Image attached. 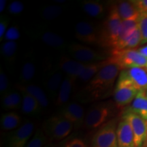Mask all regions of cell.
Masks as SVG:
<instances>
[{"label": "cell", "mask_w": 147, "mask_h": 147, "mask_svg": "<svg viewBox=\"0 0 147 147\" xmlns=\"http://www.w3.org/2000/svg\"><path fill=\"white\" fill-rule=\"evenodd\" d=\"M63 79V71L60 69H53L48 74L47 78L45 79V87L48 97L53 102H56Z\"/></svg>", "instance_id": "13"}, {"label": "cell", "mask_w": 147, "mask_h": 147, "mask_svg": "<svg viewBox=\"0 0 147 147\" xmlns=\"http://www.w3.org/2000/svg\"><path fill=\"white\" fill-rule=\"evenodd\" d=\"M106 62H107V60L87 63L78 80L82 82L88 83L95 76V74L106 65Z\"/></svg>", "instance_id": "28"}, {"label": "cell", "mask_w": 147, "mask_h": 147, "mask_svg": "<svg viewBox=\"0 0 147 147\" xmlns=\"http://www.w3.org/2000/svg\"><path fill=\"white\" fill-rule=\"evenodd\" d=\"M122 117L131 125L136 147H144L147 143V121L127 110L125 112Z\"/></svg>", "instance_id": "10"}, {"label": "cell", "mask_w": 147, "mask_h": 147, "mask_svg": "<svg viewBox=\"0 0 147 147\" xmlns=\"http://www.w3.org/2000/svg\"><path fill=\"white\" fill-rule=\"evenodd\" d=\"M82 5L83 10L91 17H99L102 16L105 11L104 3L100 1H95V0L84 1Z\"/></svg>", "instance_id": "29"}, {"label": "cell", "mask_w": 147, "mask_h": 147, "mask_svg": "<svg viewBox=\"0 0 147 147\" xmlns=\"http://www.w3.org/2000/svg\"><path fill=\"white\" fill-rule=\"evenodd\" d=\"M145 69H146V70H147V65H146V67H145Z\"/></svg>", "instance_id": "43"}, {"label": "cell", "mask_w": 147, "mask_h": 147, "mask_svg": "<svg viewBox=\"0 0 147 147\" xmlns=\"http://www.w3.org/2000/svg\"><path fill=\"white\" fill-rule=\"evenodd\" d=\"M87 64L81 63L78 61L66 56H62L60 59L59 67V69L69 76L74 81L78 80Z\"/></svg>", "instance_id": "14"}, {"label": "cell", "mask_w": 147, "mask_h": 147, "mask_svg": "<svg viewBox=\"0 0 147 147\" xmlns=\"http://www.w3.org/2000/svg\"><path fill=\"white\" fill-rule=\"evenodd\" d=\"M138 50L141 55L147 58V45H145L144 47H140L139 49H138Z\"/></svg>", "instance_id": "40"}, {"label": "cell", "mask_w": 147, "mask_h": 147, "mask_svg": "<svg viewBox=\"0 0 147 147\" xmlns=\"http://www.w3.org/2000/svg\"><path fill=\"white\" fill-rule=\"evenodd\" d=\"M10 91L9 90V80L7 75L3 71L2 69L0 70V93L1 96Z\"/></svg>", "instance_id": "36"}, {"label": "cell", "mask_w": 147, "mask_h": 147, "mask_svg": "<svg viewBox=\"0 0 147 147\" xmlns=\"http://www.w3.org/2000/svg\"><path fill=\"white\" fill-rule=\"evenodd\" d=\"M63 12V8L57 5L46 6L42 12V16L47 21H52L59 17Z\"/></svg>", "instance_id": "31"}, {"label": "cell", "mask_w": 147, "mask_h": 147, "mask_svg": "<svg viewBox=\"0 0 147 147\" xmlns=\"http://www.w3.org/2000/svg\"><path fill=\"white\" fill-rule=\"evenodd\" d=\"M47 143V136L42 129L38 128L25 147H44Z\"/></svg>", "instance_id": "32"}, {"label": "cell", "mask_w": 147, "mask_h": 147, "mask_svg": "<svg viewBox=\"0 0 147 147\" xmlns=\"http://www.w3.org/2000/svg\"><path fill=\"white\" fill-rule=\"evenodd\" d=\"M127 111L136 114L147 121V91L138 92Z\"/></svg>", "instance_id": "19"}, {"label": "cell", "mask_w": 147, "mask_h": 147, "mask_svg": "<svg viewBox=\"0 0 147 147\" xmlns=\"http://www.w3.org/2000/svg\"><path fill=\"white\" fill-rule=\"evenodd\" d=\"M36 64L32 59L29 58L25 61L21 67V72H20V82L21 84H29L34 79L36 75Z\"/></svg>", "instance_id": "27"}, {"label": "cell", "mask_w": 147, "mask_h": 147, "mask_svg": "<svg viewBox=\"0 0 147 147\" xmlns=\"http://www.w3.org/2000/svg\"><path fill=\"white\" fill-rule=\"evenodd\" d=\"M138 27L141 34V45L147 44V14L140 13L138 18Z\"/></svg>", "instance_id": "33"}, {"label": "cell", "mask_w": 147, "mask_h": 147, "mask_svg": "<svg viewBox=\"0 0 147 147\" xmlns=\"http://www.w3.org/2000/svg\"><path fill=\"white\" fill-rule=\"evenodd\" d=\"M1 106L5 110H17L21 108L22 95L19 91H9L1 96Z\"/></svg>", "instance_id": "23"}, {"label": "cell", "mask_w": 147, "mask_h": 147, "mask_svg": "<svg viewBox=\"0 0 147 147\" xmlns=\"http://www.w3.org/2000/svg\"><path fill=\"white\" fill-rule=\"evenodd\" d=\"M44 147H55V146L51 142H49L46 143V144L45 145V146Z\"/></svg>", "instance_id": "42"}, {"label": "cell", "mask_w": 147, "mask_h": 147, "mask_svg": "<svg viewBox=\"0 0 147 147\" xmlns=\"http://www.w3.org/2000/svg\"><path fill=\"white\" fill-rule=\"evenodd\" d=\"M108 59L117 63L121 70L132 67H145L147 65V58L141 55L138 50L136 49H112Z\"/></svg>", "instance_id": "3"}, {"label": "cell", "mask_w": 147, "mask_h": 147, "mask_svg": "<svg viewBox=\"0 0 147 147\" xmlns=\"http://www.w3.org/2000/svg\"><path fill=\"white\" fill-rule=\"evenodd\" d=\"M9 24L8 18L5 16H1L0 18V41H3V36L8 30Z\"/></svg>", "instance_id": "37"}, {"label": "cell", "mask_w": 147, "mask_h": 147, "mask_svg": "<svg viewBox=\"0 0 147 147\" xmlns=\"http://www.w3.org/2000/svg\"><path fill=\"white\" fill-rule=\"evenodd\" d=\"M16 88H17L18 91L25 92L34 97L35 100L39 103L42 108H46L49 106V97L45 93V91L39 86L33 84H18L16 85Z\"/></svg>", "instance_id": "17"}, {"label": "cell", "mask_w": 147, "mask_h": 147, "mask_svg": "<svg viewBox=\"0 0 147 147\" xmlns=\"http://www.w3.org/2000/svg\"><path fill=\"white\" fill-rule=\"evenodd\" d=\"M74 125L61 115H55L47 119L42 125L46 136L51 140H61L72 131Z\"/></svg>", "instance_id": "4"}, {"label": "cell", "mask_w": 147, "mask_h": 147, "mask_svg": "<svg viewBox=\"0 0 147 147\" xmlns=\"http://www.w3.org/2000/svg\"><path fill=\"white\" fill-rule=\"evenodd\" d=\"M122 21L138 17L140 12L132 1H120L116 3Z\"/></svg>", "instance_id": "24"}, {"label": "cell", "mask_w": 147, "mask_h": 147, "mask_svg": "<svg viewBox=\"0 0 147 147\" xmlns=\"http://www.w3.org/2000/svg\"><path fill=\"white\" fill-rule=\"evenodd\" d=\"M63 147H87V145L82 139L73 138L67 141Z\"/></svg>", "instance_id": "38"}, {"label": "cell", "mask_w": 147, "mask_h": 147, "mask_svg": "<svg viewBox=\"0 0 147 147\" xmlns=\"http://www.w3.org/2000/svg\"><path fill=\"white\" fill-rule=\"evenodd\" d=\"M68 52L74 59L86 64L106 61L110 57V53L95 50L78 43H72L69 45Z\"/></svg>", "instance_id": "7"}, {"label": "cell", "mask_w": 147, "mask_h": 147, "mask_svg": "<svg viewBox=\"0 0 147 147\" xmlns=\"http://www.w3.org/2000/svg\"><path fill=\"white\" fill-rule=\"evenodd\" d=\"M25 9L23 3L19 1H12L8 6V12L9 14L12 15H18L22 13Z\"/></svg>", "instance_id": "35"}, {"label": "cell", "mask_w": 147, "mask_h": 147, "mask_svg": "<svg viewBox=\"0 0 147 147\" xmlns=\"http://www.w3.org/2000/svg\"><path fill=\"white\" fill-rule=\"evenodd\" d=\"M117 126L115 119L108 121L101 126L92 139L93 147H119L117 134Z\"/></svg>", "instance_id": "8"}, {"label": "cell", "mask_w": 147, "mask_h": 147, "mask_svg": "<svg viewBox=\"0 0 147 147\" xmlns=\"http://www.w3.org/2000/svg\"><path fill=\"white\" fill-rule=\"evenodd\" d=\"M7 1L6 0H0V12L2 13L6 7Z\"/></svg>", "instance_id": "41"}, {"label": "cell", "mask_w": 147, "mask_h": 147, "mask_svg": "<svg viewBox=\"0 0 147 147\" xmlns=\"http://www.w3.org/2000/svg\"><path fill=\"white\" fill-rule=\"evenodd\" d=\"M77 40L87 45H98L99 29L89 22H79L75 27Z\"/></svg>", "instance_id": "11"}, {"label": "cell", "mask_w": 147, "mask_h": 147, "mask_svg": "<svg viewBox=\"0 0 147 147\" xmlns=\"http://www.w3.org/2000/svg\"><path fill=\"white\" fill-rule=\"evenodd\" d=\"M122 23L116 3L110 5L106 20L99 29V42L100 47L113 49L118 40L119 32Z\"/></svg>", "instance_id": "2"}, {"label": "cell", "mask_w": 147, "mask_h": 147, "mask_svg": "<svg viewBox=\"0 0 147 147\" xmlns=\"http://www.w3.org/2000/svg\"><path fill=\"white\" fill-rule=\"evenodd\" d=\"M138 92V90L134 87L123 70H121L113 91L114 100L117 107L123 108L131 104Z\"/></svg>", "instance_id": "5"}, {"label": "cell", "mask_w": 147, "mask_h": 147, "mask_svg": "<svg viewBox=\"0 0 147 147\" xmlns=\"http://www.w3.org/2000/svg\"><path fill=\"white\" fill-rule=\"evenodd\" d=\"M23 123L21 117L14 112H8L2 114L0 119L1 129L12 131L19 127Z\"/></svg>", "instance_id": "20"}, {"label": "cell", "mask_w": 147, "mask_h": 147, "mask_svg": "<svg viewBox=\"0 0 147 147\" xmlns=\"http://www.w3.org/2000/svg\"><path fill=\"white\" fill-rule=\"evenodd\" d=\"M142 43V38H141V34L140 32L138 27L135 29L131 36L123 42L121 47L117 50H122V49H135L141 45Z\"/></svg>", "instance_id": "30"}, {"label": "cell", "mask_w": 147, "mask_h": 147, "mask_svg": "<svg viewBox=\"0 0 147 147\" xmlns=\"http://www.w3.org/2000/svg\"><path fill=\"white\" fill-rule=\"evenodd\" d=\"M35 123L27 120L16 129L12 131L7 138V147H25L34 134Z\"/></svg>", "instance_id": "9"}, {"label": "cell", "mask_w": 147, "mask_h": 147, "mask_svg": "<svg viewBox=\"0 0 147 147\" xmlns=\"http://www.w3.org/2000/svg\"><path fill=\"white\" fill-rule=\"evenodd\" d=\"M138 17L122 21L118 40L113 49H115V50L119 49L121 46L123 44V42L133 34L135 29L138 27Z\"/></svg>", "instance_id": "18"}, {"label": "cell", "mask_w": 147, "mask_h": 147, "mask_svg": "<svg viewBox=\"0 0 147 147\" xmlns=\"http://www.w3.org/2000/svg\"><path fill=\"white\" fill-rule=\"evenodd\" d=\"M146 145H147V143H146ZM146 147H147V146H146Z\"/></svg>", "instance_id": "44"}, {"label": "cell", "mask_w": 147, "mask_h": 147, "mask_svg": "<svg viewBox=\"0 0 147 147\" xmlns=\"http://www.w3.org/2000/svg\"><path fill=\"white\" fill-rule=\"evenodd\" d=\"M121 71V67L117 63L107 59L106 65L85 86L82 97L86 100L93 101L109 96Z\"/></svg>", "instance_id": "1"}, {"label": "cell", "mask_w": 147, "mask_h": 147, "mask_svg": "<svg viewBox=\"0 0 147 147\" xmlns=\"http://www.w3.org/2000/svg\"><path fill=\"white\" fill-rule=\"evenodd\" d=\"M92 147H93V146H92Z\"/></svg>", "instance_id": "45"}, {"label": "cell", "mask_w": 147, "mask_h": 147, "mask_svg": "<svg viewBox=\"0 0 147 147\" xmlns=\"http://www.w3.org/2000/svg\"><path fill=\"white\" fill-rule=\"evenodd\" d=\"M85 113L82 106L76 102L67 104L61 110L60 115L70 121L74 129H80L84 127Z\"/></svg>", "instance_id": "12"}, {"label": "cell", "mask_w": 147, "mask_h": 147, "mask_svg": "<svg viewBox=\"0 0 147 147\" xmlns=\"http://www.w3.org/2000/svg\"><path fill=\"white\" fill-rule=\"evenodd\" d=\"M74 83V81L69 76H65L64 77L59 91L57 98L55 102L57 106H65L67 104L70 97L71 91H72Z\"/></svg>", "instance_id": "22"}, {"label": "cell", "mask_w": 147, "mask_h": 147, "mask_svg": "<svg viewBox=\"0 0 147 147\" xmlns=\"http://www.w3.org/2000/svg\"><path fill=\"white\" fill-rule=\"evenodd\" d=\"M125 76L139 91H147V70L137 67L123 70Z\"/></svg>", "instance_id": "16"}, {"label": "cell", "mask_w": 147, "mask_h": 147, "mask_svg": "<svg viewBox=\"0 0 147 147\" xmlns=\"http://www.w3.org/2000/svg\"><path fill=\"white\" fill-rule=\"evenodd\" d=\"M19 92L22 95V113L29 116H35L39 114L42 109L39 103L28 93L23 91Z\"/></svg>", "instance_id": "21"}, {"label": "cell", "mask_w": 147, "mask_h": 147, "mask_svg": "<svg viewBox=\"0 0 147 147\" xmlns=\"http://www.w3.org/2000/svg\"><path fill=\"white\" fill-rule=\"evenodd\" d=\"M117 134L119 147H136L131 125L123 117L117 126Z\"/></svg>", "instance_id": "15"}, {"label": "cell", "mask_w": 147, "mask_h": 147, "mask_svg": "<svg viewBox=\"0 0 147 147\" xmlns=\"http://www.w3.org/2000/svg\"><path fill=\"white\" fill-rule=\"evenodd\" d=\"M113 113V106L109 102H101L92 106L85 114L84 127L89 130L100 127L108 122Z\"/></svg>", "instance_id": "6"}, {"label": "cell", "mask_w": 147, "mask_h": 147, "mask_svg": "<svg viewBox=\"0 0 147 147\" xmlns=\"http://www.w3.org/2000/svg\"><path fill=\"white\" fill-rule=\"evenodd\" d=\"M132 1L136 6L140 13L147 14V0H134Z\"/></svg>", "instance_id": "39"}, {"label": "cell", "mask_w": 147, "mask_h": 147, "mask_svg": "<svg viewBox=\"0 0 147 147\" xmlns=\"http://www.w3.org/2000/svg\"><path fill=\"white\" fill-rule=\"evenodd\" d=\"M42 42L53 49L62 50L65 47L66 43L63 37L51 32H45L41 35Z\"/></svg>", "instance_id": "26"}, {"label": "cell", "mask_w": 147, "mask_h": 147, "mask_svg": "<svg viewBox=\"0 0 147 147\" xmlns=\"http://www.w3.org/2000/svg\"><path fill=\"white\" fill-rule=\"evenodd\" d=\"M21 37L19 29L16 25L11 26L8 29L3 36V40L5 42H15Z\"/></svg>", "instance_id": "34"}, {"label": "cell", "mask_w": 147, "mask_h": 147, "mask_svg": "<svg viewBox=\"0 0 147 147\" xmlns=\"http://www.w3.org/2000/svg\"><path fill=\"white\" fill-rule=\"evenodd\" d=\"M17 43L16 42H4L1 47V55L9 66L15 63L17 54Z\"/></svg>", "instance_id": "25"}]
</instances>
